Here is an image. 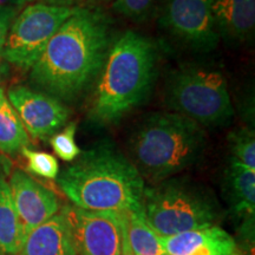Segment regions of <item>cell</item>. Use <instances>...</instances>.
Instances as JSON below:
<instances>
[{"label": "cell", "mask_w": 255, "mask_h": 255, "mask_svg": "<svg viewBox=\"0 0 255 255\" xmlns=\"http://www.w3.org/2000/svg\"><path fill=\"white\" fill-rule=\"evenodd\" d=\"M207 148L205 129L173 111L145 116L130 136L131 162L143 180L156 184L195 165Z\"/></svg>", "instance_id": "obj_4"}, {"label": "cell", "mask_w": 255, "mask_h": 255, "mask_svg": "<svg viewBox=\"0 0 255 255\" xmlns=\"http://www.w3.org/2000/svg\"><path fill=\"white\" fill-rule=\"evenodd\" d=\"M8 186L25 238L59 213L60 205L56 194L24 171L15 170Z\"/></svg>", "instance_id": "obj_11"}, {"label": "cell", "mask_w": 255, "mask_h": 255, "mask_svg": "<svg viewBox=\"0 0 255 255\" xmlns=\"http://www.w3.org/2000/svg\"><path fill=\"white\" fill-rule=\"evenodd\" d=\"M1 167H2V159L0 157V169H1Z\"/></svg>", "instance_id": "obj_30"}, {"label": "cell", "mask_w": 255, "mask_h": 255, "mask_svg": "<svg viewBox=\"0 0 255 255\" xmlns=\"http://www.w3.org/2000/svg\"><path fill=\"white\" fill-rule=\"evenodd\" d=\"M158 73L154 40L133 30L115 38L94 85L88 120L97 126L119 123L148 100Z\"/></svg>", "instance_id": "obj_2"}, {"label": "cell", "mask_w": 255, "mask_h": 255, "mask_svg": "<svg viewBox=\"0 0 255 255\" xmlns=\"http://www.w3.org/2000/svg\"><path fill=\"white\" fill-rule=\"evenodd\" d=\"M163 255H167V254H163Z\"/></svg>", "instance_id": "obj_32"}, {"label": "cell", "mask_w": 255, "mask_h": 255, "mask_svg": "<svg viewBox=\"0 0 255 255\" xmlns=\"http://www.w3.org/2000/svg\"><path fill=\"white\" fill-rule=\"evenodd\" d=\"M161 242L167 255H238L241 251L235 239L219 226L161 238Z\"/></svg>", "instance_id": "obj_12"}, {"label": "cell", "mask_w": 255, "mask_h": 255, "mask_svg": "<svg viewBox=\"0 0 255 255\" xmlns=\"http://www.w3.org/2000/svg\"><path fill=\"white\" fill-rule=\"evenodd\" d=\"M76 130H77V124L71 122L64 127L62 131L55 133L50 139L53 151L65 162H73L82 152L81 148L76 143Z\"/></svg>", "instance_id": "obj_22"}, {"label": "cell", "mask_w": 255, "mask_h": 255, "mask_svg": "<svg viewBox=\"0 0 255 255\" xmlns=\"http://www.w3.org/2000/svg\"><path fill=\"white\" fill-rule=\"evenodd\" d=\"M57 183L77 208L119 213L143 209L145 181L131 159L110 141L81 152L58 175Z\"/></svg>", "instance_id": "obj_3"}, {"label": "cell", "mask_w": 255, "mask_h": 255, "mask_svg": "<svg viewBox=\"0 0 255 255\" xmlns=\"http://www.w3.org/2000/svg\"><path fill=\"white\" fill-rule=\"evenodd\" d=\"M223 191L232 214L240 221L255 216V169L229 158L223 173Z\"/></svg>", "instance_id": "obj_15"}, {"label": "cell", "mask_w": 255, "mask_h": 255, "mask_svg": "<svg viewBox=\"0 0 255 255\" xmlns=\"http://www.w3.org/2000/svg\"><path fill=\"white\" fill-rule=\"evenodd\" d=\"M103 9L77 6L30 69L33 87L62 103H75L94 87L114 41Z\"/></svg>", "instance_id": "obj_1"}, {"label": "cell", "mask_w": 255, "mask_h": 255, "mask_svg": "<svg viewBox=\"0 0 255 255\" xmlns=\"http://www.w3.org/2000/svg\"><path fill=\"white\" fill-rule=\"evenodd\" d=\"M162 0H114L113 9L133 23L156 18Z\"/></svg>", "instance_id": "obj_20"}, {"label": "cell", "mask_w": 255, "mask_h": 255, "mask_svg": "<svg viewBox=\"0 0 255 255\" xmlns=\"http://www.w3.org/2000/svg\"><path fill=\"white\" fill-rule=\"evenodd\" d=\"M143 210L161 238L218 226L222 208L212 190L187 177H171L145 187Z\"/></svg>", "instance_id": "obj_5"}, {"label": "cell", "mask_w": 255, "mask_h": 255, "mask_svg": "<svg viewBox=\"0 0 255 255\" xmlns=\"http://www.w3.org/2000/svg\"><path fill=\"white\" fill-rule=\"evenodd\" d=\"M120 255H133L131 248H130L129 241H128L127 235V213L124 216L122 225V240H121V254Z\"/></svg>", "instance_id": "obj_25"}, {"label": "cell", "mask_w": 255, "mask_h": 255, "mask_svg": "<svg viewBox=\"0 0 255 255\" xmlns=\"http://www.w3.org/2000/svg\"><path fill=\"white\" fill-rule=\"evenodd\" d=\"M76 7L41 2L27 5L9 27L1 57L19 69L30 70Z\"/></svg>", "instance_id": "obj_7"}, {"label": "cell", "mask_w": 255, "mask_h": 255, "mask_svg": "<svg viewBox=\"0 0 255 255\" xmlns=\"http://www.w3.org/2000/svg\"><path fill=\"white\" fill-rule=\"evenodd\" d=\"M37 1L51 6H62V7H76L75 5L79 4V0H37Z\"/></svg>", "instance_id": "obj_26"}, {"label": "cell", "mask_w": 255, "mask_h": 255, "mask_svg": "<svg viewBox=\"0 0 255 255\" xmlns=\"http://www.w3.org/2000/svg\"><path fill=\"white\" fill-rule=\"evenodd\" d=\"M18 255H78L70 222L63 210L33 229L25 238Z\"/></svg>", "instance_id": "obj_14"}, {"label": "cell", "mask_w": 255, "mask_h": 255, "mask_svg": "<svg viewBox=\"0 0 255 255\" xmlns=\"http://www.w3.org/2000/svg\"><path fill=\"white\" fill-rule=\"evenodd\" d=\"M24 241V229L12 200L8 182L0 175V252L18 255Z\"/></svg>", "instance_id": "obj_16"}, {"label": "cell", "mask_w": 255, "mask_h": 255, "mask_svg": "<svg viewBox=\"0 0 255 255\" xmlns=\"http://www.w3.org/2000/svg\"><path fill=\"white\" fill-rule=\"evenodd\" d=\"M212 15L220 39L232 45L253 40L255 0H213Z\"/></svg>", "instance_id": "obj_13"}, {"label": "cell", "mask_w": 255, "mask_h": 255, "mask_svg": "<svg viewBox=\"0 0 255 255\" xmlns=\"http://www.w3.org/2000/svg\"><path fill=\"white\" fill-rule=\"evenodd\" d=\"M7 101L32 137H52L65 127L69 109L56 98L32 90L24 85H15L7 92Z\"/></svg>", "instance_id": "obj_10"}, {"label": "cell", "mask_w": 255, "mask_h": 255, "mask_svg": "<svg viewBox=\"0 0 255 255\" xmlns=\"http://www.w3.org/2000/svg\"><path fill=\"white\" fill-rule=\"evenodd\" d=\"M0 255H4V254H2V253H1V252H0Z\"/></svg>", "instance_id": "obj_31"}, {"label": "cell", "mask_w": 255, "mask_h": 255, "mask_svg": "<svg viewBox=\"0 0 255 255\" xmlns=\"http://www.w3.org/2000/svg\"><path fill=\"white\" fill-rule=\"evenodd\" d=\"M19 13L20 12L13 11V9L0 8V56H1L2 50H4L9 27H11L12 23H13V20L17 18Z\"/></svg>", "instance_id": "obj_23"}, {"label": "cell", "mask_w": 255, "mask_h": 255, "mask_svg": "<svg viewBox=\"0 0 255 255\" xmlns=\"http://www.w3.org/2000/svg\"><path fill=\"white\" fill-rule=\"evenodd\" d=\"M164 102L173 113L206 127H223L234 116L228 82L219 68L188 63L174 70L164 87Z\"/></svg>", "instance_id": "obj_6"}, {"label": "cell", "mask_w": 255, "mask_h": 255, "mask_svg": "<svg viewBox=\"0 0 255 255\" xmlns=\"http://www.w3.org/2000/svg\"><path fill=\"white\" fill-rule=\"evenodd\" d=\"M21 154L26 159L27 170L39 177L55 180L59 175V163L53 155L44 151H36L26 148L21 149Z\"/></svg>", "instance_id": "obj_21"}, {"label": "cell", "mask_w": 255, "mask_h": 255, "mask_svg": "<svg viewBox=\"0 0 255 255\" xmlns=\"http://www.w3.org/2000/svg\"><path fill=\"white\" fill-rule=\"evenodd\" d=\"M78 255H120L126 213L64 207Z\"/></svg>", "instance_id": "obj_9"}, {"label": "cell", "mask_w": 255, "mask_h": 255, "mask_svg": "<svg viewBox=\"0 0 255 255\" xmlns=\"http://www.w3.org/2000/svg\"><path fill=\"white\" fill-rule=\"evenodd\" d=\"M238 255H253V253H250V252H242V251H240V253H239Z\"/></svg>", "instance_id": "obj_29"}, {"label": "cell", "mask_w": 255, "mask_h": 255, "mask_svg": "<svg viewBox=\"0 0 255 255\" xmlns=\"http://www.w3.org/2000/svg\"><path fill=\"white\" fill-rule=\"evenodd\" d=\"M231 158L239 163L255 169V132L254 127L244 126L228 133Z\"/></svg>", "instance_id": "obj_19"}, {"label": "cell", "mask_w": 255, "mask_h": 255, "mask_svg": "<svg viewBox=\"0 0 255 255\" xmlns=\"http://www.w3.org/2000/svg\"><path fill=\"white\" fill-rule=\"evenodd\" d=\"M127 235L133 255H163L161 237L146 222L144 210L127 213Z\"/></svg>", "instance_id": "obj_17"}, {"label": "cell", "mask_w": 255, "mask_h": 255, "mask_svg": "<svg viewBox=\"0 0 255 255\" xmlns=\"http://www.w3.org/2000/svg\"><path fill=\"white\" fill-rule=\"evenodd\" d=\"M30 137L8 101L0 102V151L15 154L26 148Z\"/></svg>", "instance_id": "obj_18"}, {"label": "cell", "mask_w": 255, "mask_h": 255, "mask_svg": "<svg viewBox=\"0 0 255 255\" xmlns=\"http://www.w3.org/2000/svg\"><path fill=\"white\" fill-rule=\"evenodd\" d=\"M37 0H0V8L13 9V11L21 12V9L27 5L33 4Z\"/></svg>", "instance_id": "obj_24"}, {"label": "cell", "mask_w": 255, "mask_h": 255, "mask_svg": "<svg viewBox=\"0 0 255 255\" xmlns=\"http://www.w3.org/2000/svg\"><path fill=\"white\" fill-rule=\"evenodd\" d=\"M5 98V95H4V91L1 90V89H0V102H1L2 100H4Z\"/></svg>", "instance_id": "obj_28"}, {"label": "cell", "mask_w": 255, "mask_h": 255, "mask_svg": "<svg viewBox=\"0 0 255 255\" xmlns=\"http://www.w3.org/2000/svg\"><path fill=\"white\" fill-rule=\"evenodd\" d=\"M213 0H162L156 14L159 27L194 51L208 52L218 46L212 15Z\"/></svg>", "instance_id": "obj_8"}, {"label": "cell", "mask_w": 255, "mask_h": 255, "mask_svg": "<svg viewBox=\"0 0 255 255\" xmlns=\"http://www.w3.org/2000/svg\"><path fill=\"white\" fill-rule=\"evenodd\" d=\"M84 1L88 2V4H98V2L105 1V0H84ZM79 2H81V0H79Z\"/></svg>", "instance_id": "obj_27"}]
</instances>
